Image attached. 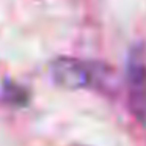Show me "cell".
<instances>
[{
	"label": "cell",
	"instance_id": "6da1fadb",
	"mask_svg": "<svg viewBox=\"0 0 146 146\" xmlns=\"http://www.w3.org/2000/svg\"><path fill=\"white\" fill-rule=\"evenodd\" d=\"M50 72L55 83L69 90L94 86L101 80L99 66L77 58H57L50 66Z\"/></svg>",
	"mask_w": 146,
	"mask_h": 146
},
{
	"label": "cell",
	"instance_id": "7a4b0ae2",
	"mask_svg": "<svg viewBox=\"0 0 146 146\" xmlns=\"http://www.w3.org/2000/svg\"><path fill=\"white\" fill-rule=\"evenodd\" d=\"M127 101L138 119L146 118V63L133 57L127 69Z\"/></svg>",
	"mask_w": 146,
	"mask_h": 146
}]
</instances>
